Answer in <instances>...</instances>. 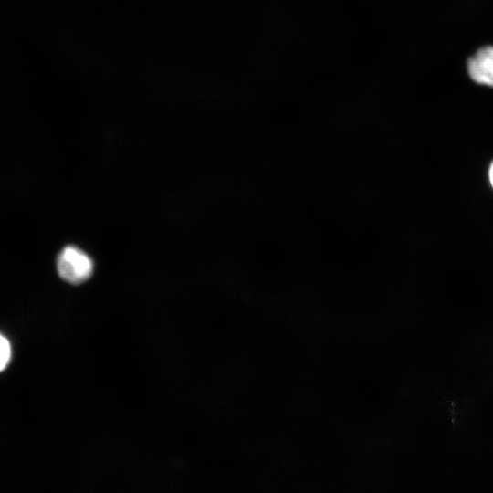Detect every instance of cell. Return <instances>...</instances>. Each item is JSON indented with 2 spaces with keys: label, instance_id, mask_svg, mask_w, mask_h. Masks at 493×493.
I'll use <instances>...</instances> for the list:
<instances>
[{
  "label": "cell",
  "instance_id": "3",
  "mask_svg": "<svg viewBox=\"0 0 493 493\" xmlns=\"http://www.w3.org/2000/svg\"><path fill=\"white\" fill-rule=\"evenodd\" d=\"M11 359V346L8 340L0 333V372L5 369Z\"/></svg>",
  "mask_w": 493,
  "mask_h": 493
},
{
  "label": "cell",
  "instance_id": "4",
  "mask_svg": "<svg viewBox=\"0 0 493 493\" xmlns=\"http://www.w3.org/2000/svg\"><path fill=\"white\" fill-rule=\"evenodd\" d=\"M489 181L491 183V185L493 186V163L489 168Z\"/></svg>",
  "mask_w": 493,
  "mask_h": 493
},
{
  "label": "cell",
  "instance_id": "2",
  "mask_svg": "<svg viewBox=\"0 0 493 493\" xmlns=\"http://www.w3.org/2000/svg\"><path fill=\"white\" fill-rule=\"evenodd\" d=\"M467 71L473 81L493 87V47L478 49L468 59Z\"/></svg>",
  "mask_w": 493,
  "mask_h": 493
},
{
  "label": "cell",
  "instance_id": "1",
  "mask_svg": "<svg viewBox=\"0 0 493 493\" xmlns=\"http://www.w3.org/2000/svg\"><path fill=\"white\" fill-rule=\"evenodd\" d=\"M58 275L65 281L79 284L89 279L93 271L91 258L82 250L74 246L64 247L57 258Z\"/></svg>",
  "mask_w": 493,
  "mask_h": 493
}]
</instances>
